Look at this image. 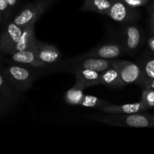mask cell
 I'll list each match as a JSON object with an SVG mask.
<instances>
[{"label":"cell","mask_w":154,"mask_h":154,"mask_svg":"<svg viewBox=\"0 0 154 154\" xmlns=\"http://www.w3.org/2000/svg\"><path fill=\"white\" fill-rule=\"evenodd\" d=\"M111 102L105 99H100L96 96H90V95H85L84 94L83 97L82 101H81L80 106L85 107V108H99L101 109L102 108H104L105 106L111 105Z\"/></svg>","instance_id":"cell-19"},{"label":"cell","mask_w":154,"mask_h":154,"mask_svg":"<svg viewBox=\"0 0 154 154\" xmlns=\"http://www.w3.org/2000/svg\"><path fill=\"white\" fill-rule=\"evenodd\" d=\"M147 1H150V0H147Z\"/></svg>","instance_id":"cell-29"},{"label":"cell","mask_w":154,"mask_h":154,"mask_svg":"<svg viewBox=\"0 0 154 154\" xmlns=\"http://www.w3.org/2000/svg\"><path fill=\"white\" fill-rule=\"evenodd\" d=\"M38 60L51 66L61 60L62 55L60 51L55 46L50 44L43 43L38 41L32 48Z\"/></svg>","instance_id":"cell-8"},{"label":"cell","mask_w":154,"mask_h":154,"mask_svg":"<svg viewBox=\"0 0 154 154\" xmlns=\"http://www.w3.org/2000/svg\"><path fill=\"white\" fill-rule=\"evenodd\" d=\"M99 84L110 89H121L125 87L118 72L112 66L101 72Z\"/></svg>","instance_id":"cell-15"},{"label":"cell","mask_w":154,"mask_h":154,"mask_svg":"<svg viewBox=\"0 0 154 154\" xmlns=\"http://www.w3.org/2000/svg\"><path fill=\"white\" fill-rule=\"evenodd\" d=\"M31 68L18 63L10 65L5 70L4 77L20 93L27 91L32 87L36 77Z\"/></svg>","instance_id":"cell-3"},{"label":"cell","mask_w":154,"mask_h":154,"mask_svg":"<svg viewBox=\"0 0 154 154\" xmlns=\"http://www.w3.org/2000/svg\"><path fill=\"white\" fill-rule=\"evenodd\" d=\"M100 110L102 112L106 114H129L135 113L144 112L148 110L146 105L143 103L142 101L135 102V103L124 104V105H111L102 108Z\"/></svg>","instance_id":"cell-12"},{"label":"cell","mask_w":154,"mask_h":154,"mask_svg":"<svg viewBox=\"0 0 154 154\" xmlns=\"http://www.w3.org/2000/svg\"><path fill=\"white\" fill-rule=\"evenodd\" d=\"M11 59L15 63L24 65L32 68L44 69L48 67V65L40 61L36 57L35 54L32 49L26 51H18L11 54Z\"/></svg>","instance_id":"cell-14"},{"label":"cell","mask_w":154,"mask_h":154,"mask_svg":"<svg viewBox=\"0 0 154 154\" xmlns=\"http://www.w3.org/2000/svg\"><path fill=\"white\" fill-rule=\"evenodd\" d=\"M17 0H8V3L9 8H12L17 4Z\"/></svg>","instance_id":"cell-25"},{"label":"cell","mask_w":154,"mask_h":154,"mask_svg":"<svg viewBox=\"0 0 154 154\" xmlns=\"http://www.w3.org/2000/svg\"><path fill=\"white\" fill-rule=\"evenodd\" d=\"M112 67L118 72L125 86L129 84H138L141 86L142 80V71L139 64L127 60H112Z\"/></svg>","instance_id":"cell-5"},{"label":"cell","mask_w":154,"mask_h":154,"mask_svg":"<svg viewBox=\"0 0 154 154\" xmlns=\"http://www.w3.org/2000/svg\"><path fill=\"white\" fill-rule=\"evenodd\" d=\"M124 52L123 45L117 43H108L93 48L82 56L102 60H115Z\"/></svg>","instance_id":"cell-7"},{"label":"cell","mask_w":154,"mask_h":154,"mask_svg":"<svg viewBox=\"0 0 154 154\" xmlns=\"http://www.w3.org/2000/svg\"><path fill=\"white\" fill-rule=\"evenodd\" d=\"M54 0H35L29 3L14 19L13 22L20 26L24 27L35 24L37 20L49 8Z\"/></svg>","instance_id":"cell-4"},{"label":"cell","mask_w":154,"mask_h":154,"mask_svg":"<svg viewBox=\"0 0 154 154\" xmlns=\"http://www.w3.org/2000/svg\"><path fill=\"white\" fill-rule=\"evenodd\" d=\"M140 66L142 71L141 87L144 88L147 83L154 79V54L146 59Z\"/></svg>","instance_id":"cell-18"},{"label":"cell","mask_w":154,"mask_h":154,"mask_svg":"<svg viewBox=\"0 0 154 154\" xmlns=\"http://www.w3.org/2000/svg\"><path fill=\"white\" fill-rule=\"evenodd\" d=\"M150 29L153 34H154V12L153 11L150 13Z\"/></svg>","instance_id":"cell-24"},{"label":"cell","mask_w":154,"mask_h":154,"mask_svg":"<svg viewBox=\"0 0 154 154\" xmlns=\"http://www.w3.org/2000/svg\"><path fill=\"white\" fill-rule=\"evenodd\" d=\"M93 120L105 124L120 127L154 128V114L143 112L129 114H107L106 116L95 117Z\"/></svg>","instance_id":"cell-1"},{"label":"cell","mask_w":154,"mask_h":154,"mask_svg":"<svg viewBox=\"0 0 154 154\" xmlns=\"http://www.w3.org/2000/svg\"><path fill=\"white\" fill-rule=\"evenodd\" d=\"M5 105H6L5 101L0 100V110L2 109V108H4V106H5Z\"/></svg>","instance_id":"cell-27"},{"label":"cell","mask_w":154,"mask_h":154,"mask_svg":"<svg viewBox=\"0 0 154 154\" xmlns=\"http://www.w3.org/2000/svg\"><path fill=\"white\" fill-rule=\"evenodd\" d=\"M24 27L20 26L14 22L10 23L6 27V29L1 39L0 48L5 53H10L14 45L20 39Z\"/></svg>","instance_id":"cell-11"},{"label":"cell","mask_w":154,"mask_h":154,"mask_svg":"<svg viewBox=\"0 0 154 154\" xmlns=\"http://www.w3.org/2000/svg\"><path fill=\"white\" fill-rule=\"evenodd\" d=\"M120 1L133 8H137L146 5L149 2L147 0H120Z\"/></svg>","instance_id":"cell-21"},{"label":"cell","mask_w":154,"mask_h":154,"mask_svg":"<svg viewBox=\"0 0 154 154\" xmlns=\"http://www.w3.org/2000/svg\"><path fill=\"white\" fill-rule=\"evenodd\" d=\"M113 60H102L93 57L79 56L75 58L60 60L54 64V69L57 71L69 72L73 73L79 69H93L102 72L112 66Z\"/></svg>","instance_id":"cell-2"},{"label":"cell","mask_w":154,"mask_h":154,"mask_svg":"<svg viewBox=\"0 0 154 154\" xmlns=\"http://www.w3.org/2000/svg\"><path fill=\"white\" fill-rule=\"evenodd\" d=\"M150 11H151L154 12V5H152L151 7H150Z\"/></svg>","instance_id":"cell-28"},{"label":"cell","mask_w":154,"mask_h":154,"mask_svg":"<svg viewBox=\"0 0 154 154\" xmlns=\"http://www.w3.org/2000/svg\"><path fill=\"white\" fill-rule=\"evenodd\" d=\"M113 0H84L83 11H93L105 14L112 4Z\"/></svg>","instance_id":"cell-16"},{"label":"cell","mask_w":154,"mask_h":154,"mask_svg":"<svg viewBox=\"0 0 154 154\" xmlns=\"http://www.w3.org/2000/svg\"><path fill=\"white\" fill-rule=\"evenodd\" d=\"M8 8V0H0V13H4Z\"/></svg>","instance_id":"cell-22"},{"label":"cell","mask_w":154,"mask_h":154,"mask_svg":"<svg viewBox=\"0 0 154 154\" xmlns=\"http://www.w3.org/2000/svg\"><path fill=\"white\" fill-rule=\"evenodd\" d=\"M145 87H150V88H152L154 90V79L152 80V81H150V82L147 83L144 88H145Z\"/></svg>","instance_id":"cell-26"},{"label":"cell","mask_w":154,"mask_h":154,"mask_svg":"<svg viewBox=\"0 0 154 154\" xmlns=\"http://www.w3.org/2000/svg\"><path fill=\"white\" fill-rule=\"evenodd\" d=\"M147 45H148V48L150 51H151L152 54H154V34L149 38Z\"/></svg>","instance_id":"cell-23"},{"label":"cell","mask_w":154,"mask_h":154,"mask_svg":"<svg viewBox=\"0 0 154 154\" xmlns=\"http://www.w3.org/2000/svg\"><path fill=\"white\" fill-rule=\"evenodd\" d=\"M84 89L75 84L64 95V101L67 104L73 106L80 105L84 96Z\"/></svg>","instance_id":"cell-17"},{"label":"cell","mask_w":154,"mask_h":154,"mask_svg":"<svg viewBox=\"0 0 154 154\" xmlns=\"http://www.w3.org/2000/svg\"><path fill=\"white\" fill-rule=\"evenodd\" d=\"M105 15L119 23H131L137 17L135 8H131L120 0H113Z\"/></svg>","instance_id":"cell-6"},{"label":"cell","mask_w":154,"mask_h":154,"mask_svg":"<svg viewBox=\"0 0 154 154\" xmlns=\"http://www.w3.org/2000/svg\"><path fill=\"white\" fill-rule=\"evenodd\" d=\"M76 78L75 84L84 90L90 87L99 85L101 72L93 69H79L73 72Z\"/></svg>","instance_id":"cell-13"},{"label":"cell","mask_w":154,"mask_h":154,"mask_svg":"<svg viewBox=\"0 0 154 154\" xmlns=\"http://www.w3.org/2000/svg\"><path fill=\"white\" fill-rule=\"evenodd\" d=\"M38 40L35 35V24L24 26L23 32L20 37L19 40L14 45L9 54H12L18 51L31 50L35 47Z\"/></svg>","instance_id":"cell-10"},{"label":"cell","mask_w":154,"mask_h":154,"mask_svg":"<svg viewBox=\"0 0 154 154\" xmlns=\"http://www.w3.org/2000/svg\"><path fill=\"white\" fill-rule=\"evenodd\" d=\"M141 101L148 109L154 108V90L150 87L143 88Z\"/></svg>","instance_id":"cell-20"},{"label":"cell","mask_w":154,"mask_h":154,"mask_svg":"<svg viewBox=\"0 0 154 154\" xmlns=\"http://www.w3.org/2000/svg\"><path fill=\"white\" fill-rule=\"evenodd\" d=\"M123 35L124 51L133 53L139 48L142 42V33L139 27L131 23L126 24L123 28Z\"/></svg>","instance_id":"cell-9"}]
</instances>
